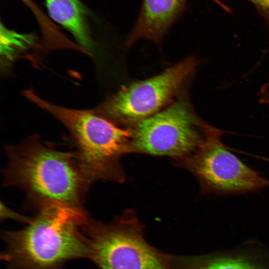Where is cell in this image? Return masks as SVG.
I'll return each instance as SVG.
<instances>
[{"instance_id": "cell-1", "label": "cell", "mask_w": 269, "mask_h": 269, "mask_svg": "<svg viewBox=\"0 0 269 269\" xmlns=\"http://www.w3.org/2000/svg\"><path fill=\"white\" fill-rule=\"evenodd\" d=\"M5 150L4 185L22 190L37 210L55 204L81 207L91 184L74 150L57 149L36 136Z\"/></svg>"}, {"instance_id": "cell-2", "label": "cell", "mask_w": 269, "mask_h": 269, "mask_svg": "<svg viewBox=\"0 0 269 269\" xmlns=\"http://www.w3.org/2000/svg\"><path fill=\"white\" fill-rule=\"evenodd\" d=\"M81 207L55 204L38 210L24 229L4 233L2 258L12 269H63L68 261L90 258Z\"/></svg>"}, {"instance_id": "cell-3", "label": "cell", "mask_w": 269, "mask_h": 269, "mask_svg": "<svg viewBox=\"0 0 269 269\" xmlns=\"http://www.w3.org/2000/svg\"><path fill=\"white\" fill-rule=\"evenodd\" d=\"M25 97L60 122L70 133L74 152L85 176L92 184L98 180L123 181L120 159L132 151L131 129H124L93 110L59 106L32 91Z\"/></svg>"}, {"instance_id": "cell-4", "label": "cell", "mask_w": 269, "mask_h": 269, "mask_svg": "<svg viewBox=\"0 0 269 269\" xmlns=\"http://www.w3.org/2000/svg\"><path fill=\"white\" fill-rule=\"evenodd\" d=\"M83 231L90 258L99 269H173L172 255L149 243L143 225L132 211L108 223L89 217Z\"/></svg>"}, {"instance_id": "cell-5", "label": "cell", "mask_w": 269, "mask_h": 269, "mask_svg": "<svg viewBox=\"0 0 269 269\" xmlns=\"http://www.w3.org/2000/svg\"><path fill=\"white\" fill-rule=\"evenodd\" d=\"M197 66L195 58L188 57L154 76L125 86L97 112L117 125L133 128L174 102Z\"/></svg>"}, {"instance_id": "cell-6", "label": "cell", "mask_w": 269, "mask_h": 269, "mask_svg": "<svg viewBox=\"0 0 269 269\" xmlns=\"http://www.w3.org/2000/svg\"><path fill=\"white\" fill-rule=\"evenodd\" d=\"M207 125L183 92L168 107L131 128L132 151L181 159L200 145Z\"/></svg>"}, {"instance_id": "cell-7", "label": "cell", "mask_w": 269, "mask_h": 269, "mask_svg": "<svg viewBox=\"0 0 269 269\" xmlns=\"http://www.w3.org/2000/svg\"><path fill=\"white\" fill-rule=\"evenodd\" d=\"M221 130L207 125L198 147L180 161L194 174L204 193L232 195L269 187V180L251 168L221 141Z\"/></svg>"}, {"instance_id": "cell-8", "label": "cell", "mask_w": 269, "mask_h": 269, "mask_svg": "<svg viewBox=\"0 0 269 269\" xmlns=\"http://www.w3.org/2000/svg\"><path fill=\"white\" fill-rule=\"evenodd\" d=\"M186 0H143L135 24L126 41L130 46L146 38L159 43L183 11Z\"/></svg>"}, {"instance_id": "cell-9", "label": "cell", "mask_w": 269, "mask_h": 269, "mask_svg": "<svg viewBox=\"0 0 269 269\" xmlns=\"http://www.w3.org/2000/svg\"><path fill=\"white\" fill-rule=\"evenodd\" d=\"M48 14L70 32L86 50L93 48L87 23V11L80 0H44Z\"/></svg>"}, {"instance_id": "cell-10", "label": "cell", "mask_w": 269, "mask_h": 269, "mask_svg": "<svg viewBox=\"0 0 269 269\" xmlns=\"http://www.w3.org/2000/svg\"><path fill=\"white\" fill-rule=\"evenodd\" d=\"M171 262L173 269H269L259 261L240 255H172Z\"/></svg>"}, {"instance_id": "cell-11", "label": "cell", "mask_w": 269, "mask_h": 269, "mask_svg": "<svg viewBox=\"0 0 269 269\" xmlns=\"http://www.w3.org/2000/svg\"><path fill=\"white\" fill-rule=\"evenodd\" d=\"M0 219L4 220L10 219L20 222L29 224L31 222L32 217L30 218L17 213L9 208L2 202H0Z\"/></svg>"}, {"instance_id": "cell-12", "label": "cell", "mask_w": 269, "mask_h": 269, "mask_svg": "<svg viewBox=\"0 0 269 269\" xmlns=\"http://www.w3.org/2000/svg\"><path fill=\"white\" fill-rule=\"evenodd\" d=\"M269 17V0H247Z\"/></svg>"}, {"instance_id": "cell-13", "label": "cell", "mask_w": 269, "mask_h": 269, "mask_svg": "<svg viewBox=\"0 0 269 269\" xmlns=\"http://www.w3.org/2000/svg\"><path fill=\"white\" fill-rule=\"evenodd\" d=\"M260 99L263 103L269 104V83L263 87L260 92Z\"/></svg>"}]
</instances>
